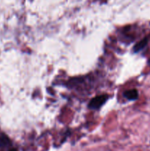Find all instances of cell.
Masks as SVG:
<instances>
[{"instance_id":"cell-1","label":"cell","mask_w":150,"mask_h":151,"mask_svg":"<svg viewBox=\"0 0 150 151\" xmlns=\"http://www.w3.org/2000/svg\"><path fill=\"white\" fill-rule=\"evenodd\" d=\"M107 98H108V96L104 95V94L97 96V97H94L90 101L89 104H88V108L93 109V110H97V109H100L105 103Z\"/></svg>"},{"instance_id":"cell-2","label":"cell","mask_w":150,"mask_h":151,"mask_svg":"<svg viewBox=\"0 0 150 151\" xmlns=\"http://www.w3.org/2000/svg\"><path fill=\"white\" fill-rule=\"evenodd\" d=\"M124 97L129 100H135L138 97V92L136 89L127 90L124 93Z\"/></svg>"},{"instance_id":"cell-3","label":"cell","mask_w":150,"mask_h":151,"mask_svg":"<svg viewBox=\"0 0 150 151\" xmlns=\"http://www.w3.org/2000/svg\"><path fill=\"white\" fill-rule=\"evenodd\" d=\"M147 43H148V38L146 37V38H143L141 41H140L139 42L137 43V44H135L133 49L134 52H138L141 51V50H143V49L146 46Z\"/></svg>"},{"instance_id":"cell-4","label":"cell","mask_w":150,"mask_h":151,"mask_svg":"<svg viewBox=\"0 0 150 151\" xmlns=\"http://www.w3.org/2000/svg\"><path fill=\"white\" fill-rule=\"evenodd\" d=\"M10 145V140L8 137L4 134L0 136V147H4Z\"/></svg>"},{"instance_id":"cell-5","label":"cell","mask_w":150,"mask_h":151,"mask_svg":"<svg viewBox=\"0 0 150 151\" xmlns=\"http://www.w3.org/2000/svg\"><path fill=\"white\" fill-rule=\"evenodd\" d=\"M9 151H18L17 150H16V149H14V148H13V149H11V150H10Z\"/></svg>"}]
</instances>
